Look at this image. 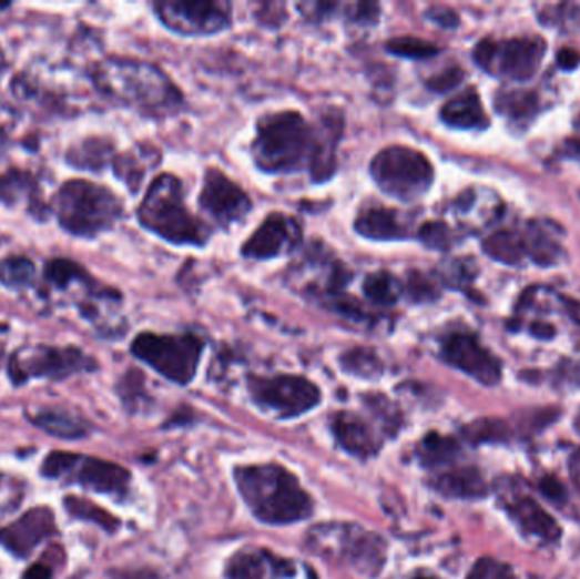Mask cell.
I'll use <instances>...</instances> for the list:
<instances>
[{
  "label": "cell",
  "mask_w": 580,
  "mask_h": 579,
  "mask_svg": "<svg viewBox=\"0 0 580 579\" xmlns=\"http://www.w3.org/2000/svg\"><path fill=\"white\" fill-rule=\"evenodd\" d=\"M89 79L99 94L144 116H172L184 105L177 85L153 63L105 57L89 69Z\"/></svg>",
  "instance_id": "obj_1"
},
{
  "label": "cell",
  "mask_w": 580,
  "mask_h": 579,
  "mask_svg": "<svg viewBox=\"0 0 580 579\" xmlns=\"http://www.w3.org/2000/svg\"><path fill=\"white\" fill-rule=\"evenodd\" d=\"M235 481L253 517L267 526H288L313 517L309 492L281 464L238 466Z\"/></svg>",
  "instance_id": "obj_2"
},
{
  "label": "cell",
  "mask_w": 580,
  "mask_h": 579,
  "mask_svg": "<svg viewBox=\"0 0 580 579\" xmlns=\"http://www.w3.org/2000/svg\"><path fill=\"white\" fill-rule=\"evenodd\" d=\"M317 152L316 124L297 111H282L260 120L252 155L256 167L267 174L309 171Z\"/></svg>",
  "instance_id": "obj_3"
},
{
  "label": "cell",
  "mask_w": 580,
  "mask_h": 579,
  "mask_svg": "<svg viewBox=\"0 0 580 579\" xmlns=\"http://www.w3.org/2000/svg\"><path fill=\"white\" fill-rule=\"evenodd\" d=\"M50 211L63 232L77 238L91 240L120 222L123 201L105 185L87 179H72L54 192Z\"/></svg>",
  "instance_id": "obj_4"
},
{
  "label": "cell",
  "mask_w": 580,
  "mask_h": 579,
  "mask_svg": "<svg viewBox=\"0 0 580 579\" xmlns=\"http://www.w3.org/2000/svg\"><path fill=\"white\" fill-rule=\"evenodd\" d=\"M138 222L173 245L204 246L211 236V230L185 206L182 182L172 174L152 182L138 207Z\"/></svg>",
  "instance_id": "obj_5"
},
{
  "label": "cell",
  "mask_w": 580,
  "mask_h": 579,
  "mask_svg": "<svg viewBox=\"0 0 580 579\" xmlns=\"http://www.w3.org/2000/svg\"><path fill=\"white\" fill-rule=\"evenodd\" d=\"M314 555L342 562L367 578H377L387 562V544L379 534L355 524H322L307 532Z\"/></svg>",
  "instance_id": "obj_6"
},
{
  "label": "cell",
  "mask_w": 580,
  "mask_h": 579,
  "mask_svg": "<svg viewBox=\"0 0 580 579\" xmlns=\"http://www.w3.org/2000/svg\"><path fill=\"white\" fill-rule=\"evenodd\" d=\"M375 184L394 200L413 203L425 196L435 181L431 162L419 150L389 146L370 162Z\"/></svg>",
  "instance_id": "obj_7"
},
{
  "label": "cell",
  "mask_w": 580,
  "mask_h": 579,
  "mask_svg": "<svg viewBox=\"0 0 580 579\" xmlns=\"http://www.w3.org/2000/svg\"><path fill=\"white\" fill-rule=\"evenodd\" d=\"M204 342L194 334L159 335L143 332L131 344V354L141 363L172 380V383H191L201 364Z\"/></svg>",
  "instance_id": "obj_8"
},
{
  "label": "cell",
  "mask_w": 580,
  "mask_h": 579,
  "mask_svg": "<svg viewBox=\"0 0 580 579\" xmlns=\"http://www.w3.org/2000/svg\"><path fill=\"white\" fill-rule=\"evenodd\" d=\"M98 363L91 355L75 345H28L12 354L9 360V379L14 386H22L33 379L65 380L77 374L92 373Z\"/></svg>",
  "instance_id": "obj_9"
},
{
  "label": "cell",
  "mask_w": 580,
  "mask_h": 579,
  "mask_svg": "<svg viewBox=\"0 0 580 579\" xmlns=\"http://www.w3.org/2000/svg\"><path fill=\"white\" fill-rule=\"evenodd\" d=\"M547 43L541 38L521 37L512 40H482L474 50L480 69L502 79L523 82L531 79L543 62Z\"/></svg>",
  "instance_id": "obj_10"
},
{
  "label": "cell",
  "mask_w": 580,
  "mask_h": 579,
  "mask_svg": "<svg viewBox=\"0 0 580 579\" xmlns=\"http://www.w3.org/2000/svg\"><path fill=\"white\" fill-rule=\"evenodd\" d=\"M248 392L253 403L278 418H297L322 403V392L303 376L277 374L272 377L252 376Z\"/></svg>",
  "instance_id": "obj_11"
},
{
  "label": "cell",
  "mask_w": 580,
  "mask_h": 579,
  "mask_svg": "<svg viewBox=\"0 0 580 579\" xmlns=\"http://www.w3.org/2000/svg\"><path fill=\"white\" fill-rule=\"evenodd\" d=\"M153 9L170 31L182 37H210L231 22V4L223 0H166Z\"/></svg>",
  "instance_id": "obj_12"
},
{
  "label": "cell",
  "mask_w": 580,
  "mask_h": 579,
  "mask_svg": "<svg viewBox=\"0 0 580 579\" xmlns=\"http://www.w3.org/2000/svg\"><path fill=\"white\" fill-rule=\"evenodd\" d=\"M498 500L512 526L525 539L537 540L541 546H557L562 540L563 529L540 501L519 489L516 482L498 485Z\"/></svg>",
  "instance_id": "obj_13"
},
{
  "label": "cell",
  "mask_w": 580,
  "mask_h": 579,
  "mask_svg": "<svg viewBox=\"0 0 580 579\" xmlns=\"http://www.w3.org/2000/svg\"><path fill=\"white\" fill-rule=\"evenodd\" d=\"M440 355L448 366L461 370L487 388H495L502 380L501 360L469 332H451L444 337Z\"/></svg>",
  "instance_id": "obj_14"
},
{
  "label": "cell",
  "mask_w": 580,
  "mask_h": 579,
  "mask_svg": "<svg viewBox=\"0 0 580 579\" xmlns=\"http://www.w3.org/2000/svg\"><path fill=\"white\" fill-rule=\"evenodd\" d=\"M293 283L299 284L304 293L326 297L343 293L350 281V272L342 262L332 257L322 245L314 243L303 261L293 268Z\"/></svg>",
  "instance_id": "obj_15"
},
{
  "label": "cell",
  "mask_w": 580,
  "mask_h": 579,
  "mask_svg": "<svg viewBox=\"0 0 580 579\" xmlns=\"http://www.w3.org/2000/svg\"><path fill=\"white\" fill-rule=\"evenodd\" d=\"M226 579H316L307 566L267 549H243L227 561Z\"/></svg>",
  "instance_id": "obj_16"
},
{
  "label": "cell",
  "mask_w": 580,
  "mask_h": 579,
  "mask_svg": "<svg viewBox=\"0 0 580 579\" xmlns=\"http://www.w3.org/2000/svg\"><path fill=\"white\" fill-rule=\"evenodd\" d=\"M199 203L214 222L226 228L233 223L242 222L252 211V201L246 196V192L216 169L207 171Z\"/></svg>",
  "instance_id": "obj_17"
},
{
  "label": "cell",
  "mask_w": 580,
  "mask_h": 579,
  "mask_svg": "<svg viewBox=\"0 0 580 579\" xmlns=\"http://www.w3.org/2000/svg\"><path fill=\"white\" fill-rule=\"evenodd\" d=\"M303 240L299 222L284 213L268 214L243 245L242 254L255 261H268L293 252Z\"/></svg>",
  "instance_id": "obj_18"
},
{
  "label": "cell",
  "mask_w": 580,
  "mask_h": 579,
  "mask_svg": "<svg viewBox=\"0 0 580 579\" xmlns=\"http://www.w3.org/2000/svg\"><path fill=\"white\" fill-rule=\"evenodd\" d=\"M57 518L48 507H34L0 529V546L14 558L26 559L57 534Z\"/></svg>",
  "instance_id": "obj_19"
},
{
  "label": "cell",
  "mask_w": 580,
  "mask_h": 579,
  "mask_svg": "<svg viewBox=\"0 0 580 579\" xmlns=\"http://www.w3.org/2000/svg\"><path fill=\"white\" fill-rule=\"evenodd\" d=\"M67 479H72L82 488L99 495L112 496V498H124L130 491L131 473L126 467L111 460L99 459V457H77Z\"/></svg>",
  "instance_id": "obj_20"
},
{
  "label": "cell",
  "mask_w": 580,
  "mask_h": 579,
  "mask_svg": "<svg viewBox=\"0 0 580 579\" xmlns=\"http://www.w3.org/2000/svg\"><path fill=\"white\" fill-rule=\"evenodd\" d=\"M333 437L345 453L358 459H370L379 454L383 440L367 420L352 412L335 413L329 421Z\"/></svg>",
  "instance_id": "obj_21"
},
{
  "label": "cell",
  "mask_w": 580,
  "mask_h": 579,
  "mask_svg": "<svg viewBox=\"0 0 580 579\" xmlns=\"http://www.w3.org/2000/svg\"><path fill=\"white\" fill-rule=\"evenodd\" d=\"M429 486L445 498L454 500H484L489 495V485L477 466L454 464L435 471L429 478Z\"/></svg>",
  "instance_id": "obj_22"
},
{
  "label": "cell",
  "mask_w": 580,
  "mask_h": 579,
  "mask_svg": "<svg viewBox=\"0 0 580 579\" xmlns=\"http://www.w3.org/2000/svg\"><path fill=\"white\" fill-rule=\"evenodd\" d=\"M0 203L8 207H22L37 220H44L51 213L43 203L38 179L31 172L11 169L0 175Z\"/></svg>",
  "instance_id": "obj_23"
},
{
  "label": "cell",
  "mask_w": 580,
  "mask_h": 579,
  "mask_svg": "<svg viewBox=\"0 0 580 579\" xmlns=\"http://www.w3.org/2000/svg\"><path fill=\"white\" fill-rule=\"evenodd\" d=\"M358 235L375 242H396L409 236V220L406 214L384 206L364 207L355 220Z\"/></svg>",
  "instance_id": "obj_24"
},
{
  "label": "cell",
  "mask_w": 580,
  "mask_h": 579,
  "mask_svg": "<svg viewBox=\"0 0 580 579\" xmlns=\"http://www.w3.org/2000/svg\"><path fill=\"white\" fill-rule=\"evenodd\" d=\"M317 128V152L309 169L313 182H326L336 172V149L343 133V116L339 111L332 109L323 114Z\"/></svg>",
  "instance_id": "obj_25"
},
{
  "label": "cell",
  "mask_w": 580,
  "mask_h": 579,
  "mask_svg": "<svg viewBox=\"0 0 580 579\" xmlns=\"http://www.w3.org/2000/svg\"><path fill=\"white\" fill-rule=\"evenodd\" d=\"M441 121L457 130H482L489 124L479 94L467 89L441 108Z\"/></svg>",
  "instance_id": "obj_26"
},
{
  "label": "cell",
  "mask_w": 580,
  "mask_h": 579,
  "mask_svg": "<svg viewBox=\"0 0 580 579\" xmlns=\"http://www.w3.org/2000/svg\"><path fill=\"white\" fill-rule=\"evenodd\" d=\"M29 420L44 434L63 440H79L91 431L82 418L75 417L67 409L40 408L33 415H29Z\"/></svg>",
  "instance_id": "obj_27"
},
{
  "label": "cell",
  "mask_w": 580,
  "mask_h": 579,
  "mask_svg": "<svg viewBox=\"0 0 580 579\" xmlns=\"http://www.w3.org/2000/svg\"><path fill=\"white\" fill-rule=\"evenodd\" d=\"M416 454L423 467L431 473L440 471L444 467L460 463L461 444L457 438L431 431L419 443Z\"/></svg>",
  "instance_id": "obj_28"
},
{
  "label": "cell",
  "mask_w": 580,
  "mask_h": 579,
  "mask_svg": "<svg viewBox=\"0 0 580 579\" xmlns=\"http://www.w3.org/2000/svg\"><path fill=\"white\" fill-rule=\"evenodd\" d=\"M91 277L92 275L72 258L54 257L43 265V281L57 293H73Z\"/></svg>",
  "instance_id": "obj_29"
},
{
  "label": "cell",
  "mask_w": 580,
  "mask_h": 579,
  "mask_svg": "<svg viewBox=\"0 0 580 579\" xmlns=\"http://www.w3.org/2000/svg\"><path fill=\"white\" fill-rule=\"evenodd\" d=\"M527 255L541 267H552L559 264L563 257L562 246L553 232L545 228L543 223L531 222L523 235Z\"/></svg>",
  "instance_id": "obj_30"
},
{
  "label": "cell",
  "mask_w": 580,
  "mask_h": 579,
  "mask_svg": "<svg viewBox=\"0 0 580 579\" xmlns=\"http://www.w3.org/2000/svg\"><path fill=\"white\" fill-rule=\"evenodd\" d=\"M114 149L104 138H87L67 153L70 165L82 171L99 172L114 160Z\"/></svg>",
  "instance_id": "obj_31"
},
{
  "label": "cell",
  "mask_w": 580,
  "mask_h": 579,
  "mask_svg": "<svg viewBox=\"0 0 580 579\" xmlns=\"http://www.w3.org/2000/svg\"><path fill=\"white\" fill-rule=\"evenodd\" d=\"M495 105L499 114L516 124L530 123L540 111L537 95L527 91L499 92Z\"/></svg>",
  "instance_id": "obj_32"
},
{
  "label": "cell",
  "mask_w": 580,
  "mask_h": 579,
  "mask_svg": "<svg viewBox=\"0 0 580 579\" xmlns=\"http://www.w3.org/2000/svg\"><path fill=\"white\" fill-rule=\"evenodd\" d=\"M489 192H480L477 189H467L461 192L454 204L455 216L464 228L479 230L495 223L499 216L482 211L480 204L486 200Z\"/></svg>",
  "instance_id": "obj_33"
},
{
  "label": "cell",
  "mask_w": 580,
  "mask_h": 579,
  "mask_svg": "<svg viewBox=\"0 0 580 579\" xmlns=\"http://www.w3.org/2000/svg\"><path fill=\"white\" fill-rule=\"evenodd\" d=\"M484 252L490 258L506 265H519L527 257L523 235L508 232V230L487 236L486 242H484Z\"/></svg>",
  "instance_id": "obj_34"
},
{
  "label": "cell",
  "mask_w": 580,
  "mask_h": 579,
  "mask_svg": "<svg viewBox=\"0 0 580 579\" xmlns=\"http://www.w3.org/2000/svg\"><path fill=\"white\" fill-rule=\"evenodd\" d=\"M38 283V268L31 258L11 255L0 262V284L11 291L31 290Z\"/></svg>",
  "instance_id": "obj_35"
},
{
  "label": "cell",
  "mask_w": 580,
  "mask_h": 579,
  "mask_svg": "<svg viewBox=\"0 0 580 579\" xmlns=\"http://www.w3.org/2000/svg\"><path fill=\"white\" fill-rule=\"evenodd\" d=\"M461 435L470 446H492L509 443L512 438V427L501 418H479L466 425Z\"/></svg>",
  "instance_id": "obj_36"
},
{
  "label": "cell",
  "mask_w": 580,
  "mask_h": 579,
  "mask_svg": "<svg viewBox=\"0 0 580 579\" xmlns=\"http://www.w3.org/2000/svg\"><path fill=\"white\" fill-rule=\"evenodd\" d=\"M153 150H143V152H128L123 155H115L112 160L115 175L124 181V184L131 189V192H138L144 174L150 167L156 165L152 159Z\"/></svg>",
  "instance_id": "obj_37"
},
{
  "label": "cell",
  "mask_w": 580,
  "mask_h": 579,
  "mask_svg": "<svg viewBox=\"0 0 580 579\" xmlns=\"http://www.w3.org/2000/svg\"><path fill=\"white\" fill-rule=\"evenodd\" d=\"M404 286L396 275L387 271L374 272L367 275L364 283V294L377 306H394L403 296Z\"/></svg>",
  "instance_id": "obj_38"
},
{
  "label": "cell",
  "mask_w": 580,
  "mask_h": 579,
  "mask_svg": "<svg viewBox=\"0 0 580 579\" xmlns=\"http://www.w3.org/2000/svg\"><path fill=\"white\" fill-rule=\"evenodd\" d=\"M342 367L352 376L364 377V379H377L383 376L384 364L379 355L370 348H352L342 355Z\"/></svg>",
  "instance_id": "obj_39"
},
{
  "label": "cell",
  "mask_w": 580,
  "mask_h": 579,
  "mask_svg": "<svg viewBox=\"0 0 580 579\" xmlns=\"http://www.w3.org/2000/svg\"><path fill=\"white\" fill-rule=\"evenodd\" d=\"M69 514L73 518H79V520L91 521L95 526L104 529L105 532H115L120 529V520L114 517V515L108 514L104 508L98 507V505L91 504V501L80 500L75 496H69L63 501Z\"/></svg>",
  "instance_id": "obj_40"
},
{
  "label": "cell",
  "mask_w": 580,
  "mask_h": 579,
  "mask_svg": "<svg viewBox=\"0 0 580 579\" xmlns=\"http://www.w3.org/2000/svg\"><path fill=\"white\" fill-rule=\"evenodd\" d=\"M477 275L476 262L470 258H454L440 267V281L450 290H467Z\"/></svg>",
  "instance_id": "obj_41"
},
{
  "label": "cell",
  "mask_w": 580,
  "mask_h": 579,
  "mask_svg": "<svg viewBox=\"0 0 580 579\" xmlns=\"http://www.w3.org/2000/svg\"><path fill=\"white\" fill-rule=\"evenodd\" d=\"M386 50L396 54V57L413 60L433 59L440 53V48L437 44L413 37L394 38L386 44Z\"/></svg>",
  "instance_id": "obj_42"
},
{
  "label": "cell",
  "mask_w": 580,
  "mask_h": 579,
  "mask_svg": "<svg viewBox=\"0 0 580 579\" xmlns=\"http://www.w3.org/2000/svg\"><path fill=\"white\" fill-rule=\"evenodd\" d=\"M418 238L433 251H448L454 245L455 236L450 226L444 222H428L419 228Z\"/></svg>",
  "instance_id": "obj_43"
},
{
  "label": "cell",
  "mask_w": 580,
  "mask_h": 579,
  "mask_svg": "<svg viewBox=\"0 0 580 579\" xmlns=\"http://www.w3.org/2000/svg\"><path fill=\"white\" fill-rule=\"evenodd\" d=\"M466 579H518V575L508 562L486 556L474 562Z\"/></svg>",
  "instance_id": "obj_44"
},
{
  "label": "cell",
  "mask_w": 580,
  "mask_h": 579,
  "mask_svg": "<svg viewBox=\"0 0 580 579\" xmlns=\"http://www.w3.org/2000/svg\"><path fill=\"white\" fill-rule=\"evenodd\" d=\"M77 457H79V454L53 450V453L44 457L43 464H41V476L47 479H53V481L67 479V476L70 475L73 466H75Z\"/></svg>",
  "instance_id": "obj_45"
},
{
  "label": "cell",
  "mask_w": 580,
  "mask_h": 579,
  "mask_svg": "<svg viewBox=\"0 0 580 579\" xmlns=\"http://www.w3.org/2000/svg\"><path fill=\"white\" fill-rule=\"evenodd\" d=\"M404 293L408 294L409 299L415 303H426V301L438 299L440 287L428 275L415 271L409 272L408 284L404 286Z\"/></svg>",
  "instance_id": "obj_46"
},
{
  "label": "cell",
  "mask_w": 580,
  "mask_h": 579,
  "mask_svg": "<svg viewBox=\"0 0 580 579\" xmlns=\"http://www.w3.org/2000/svg\"><path fill=\"white\" fill-rule=\"evenodd\" d=\"M323 301H325L326 306H328L333 313H338V315L345 316V318L350 319V322H370V315L365 312L364 306H362L355 297L338 293Z\"/></svg>",
  "instance_id": "obj_47"
},
{
  "label": "cell",
  "mask_w": 580,
  "mask_h": 579,
  "mask_svg": "<svg viewBox=\"0 0 580 579\" xmlns=\"http://www.w3.org/2000/svg\"><path fill=\"white\" fill-rule=\"evenodd\" d=\"M343 16L354 24H372L379 21L380 6L374 2H355V4L343 6Z\"/></svg>",
  "instance_id": "obj_48"
},
{
  "label": "cell",
  "mask_w": 580,
  "mask_h": 579,
  "mask_svg": "<svg viewBox=\"0 0 580 579\" xmlns=\"http://www.w3.org/2000/svg\"><path fill=\"white\" fill-rule=\"evenodd\" d=\"M538 489H540L545 500L550 501V504L556 505V507L563 508L566 507L567 501H569L567 488L557 476H543V478L540 479V482H538Z\"/></svg>",
  "instance_id": "obj_49"
},
{
  "label": "cell",
  "mask_w": 580,
  "mask_h": 579,
  "mask_svg": "<svg viewBox=\"0 0 580 579\" xmlns=\"http://www.w3.org/2000/svg\"><path fill=\"white\" fill-rule=\"evenodd\" d=\"M464 77H466V73H464L460 67H450V69L433 75L431 79L426 82V85H428L429 91L445 94V92H450L451 89L457 88L461 80H464Z\"/></svg>",
  "instance_id": "obj_50"
},
{
  "label": "cell",
  "mask_w": 580,
  "mask_h": 579,
  "mask_svg": "<svg viewBox=\"0 0 580 579\" xmlns=\"http://www.w3.org/2000/svg\"><path fill=\"white\" fill-rule=\"evenodd\" d=\"M342 8L335 2H306V4H297V9L313 21H325L336 14V11Z\"/></svg>",
  "instance_id": "obj_51"
},
{
  "label": "cell",
  "mask_w": 580,
  "mask_h": 579,
  "mask_svg": "<svg viewBox=\"0 0 580 579\" xmlns=\"http://www.w3.org/2000/svg\"><path fill=\"white\" fill-rule=\"evenodd\" d=\"M426 18L435 22V24L441 26L445 30H451V28L458 26V16L455 14L451 9L441 8V6L429 9V11L426 12Z\"/></svg>",
  "instance_id": "obj_52"
},
{
  "label": "cell",
  "mask_w": 580,
  "mask_h": 579,
  "mask_svg": "<svg viewBox=\"0 0 580 579\" xmlns=\"http://www.w3.org/2000/svg\"><path fill=\"white\" fill-rule=\"evenodd\" d=\"M109 576V579H159V575L152 569H115Z\"/></svg>",
  "instance_id": "obj_53"
},
{
  "label": "cell",
  "mask_w": 580,
  "mask_h": 579,
  "mask_svg": "<svg viewBox=\"0 0 580 579\" xmlns=\"http://www.w3.org/2000/svg\"><path fill=\"white\" fill-rule=\"evenodd\" d=\"M557 62L563 70H573L580 63V53L577 50H572V48H562L559 51Z\"/></svg>",
  "instance_id": "obj_54"
},
{
  "label": "cell",
  "mask_w": 580,
  "mask_h": 579,
  "mask_svg": "<svg viewBox=\"0 0 580 579\" xmlns=\"http://www.w3.org/2000/svg\"><path fill=\"white\" fill-rule=\"evenodd\" d=\"M22 579H53V568L50 565H44V562H34L24 572Z\"/></svg>",
  "instance_id": "obj_55"
},
{
  "label": "cell",
  "mask_w": 580,
  "mask_h": 579,
  "mask_svg": "<svg viewBox=\"0 0 580 579\" xmlns=\"http://www.w3.org/2000/svg\"><path fill=\"white\" fill-rule=\"evenodd\" d=\"M530 334L540 338V341H550L556 335V328L552 325H548V323H531Z\"/></svg>",
  "instance_id": "obj_56"
},
{
  "label": "cell",
  "mask_w": 580,
  "mask_h": 579,
  "mask_svg": "<svg viewBox=\"0 0 580 579\" xmlns=\"http://www.w3.org/2000/svg\"><path fill=\"white\" fill-rule=\"evenodd\" d=\"M566 146L567 155L580 159V140H569V142L566 143Z\"/></svg>",
  "instance_id": "obj_57"
},
{
  "label": "cell",
  "mask_w": 580,
  "mask_h": 579,
  "mask_svg": "<svg viewBox=\"0 0 580 579\" xmlns=\"http://www.w3.org/2000/svg\"><path fill=\"white\" fill-rule=\"evenodd\" d=\"M406 579H441L440 576L435 575V572L425 571V569H419V571L413 572Z\"/></svg>",
  "instance_id": "obj_58"
},
{
  "label": "cell",
  "mask_w": 580,
  "mask_h": 579,
  "mask_svg": "<svg viewBox=\"0 0 580 579\" xmlns=\"http://www.w3.org/2000/svg\"><path fill=\"white\" fill-rule=\"evenodd\" d=\"M9 72L8 57H6L4 50L0 48V82L4 79L6 73Z\"/></svg>",
  "instance_id": "obj_59"
},
{
  "label": "cell",
  "mask_w": 580,
  "mask_h": 579,
  "mask_svg": "<svg viewBox=\"0 0 580 579\" xmlns=\"http://www.w3.org/2000/svg\"><path fill=\"white\" fill-rule=\"evenodd\" d=\"M572 427L573 431H576V434L580 437V409L577 412L576 417H573Z\"/></svg>",
  "instance_id": "obj_60"
},
{
  "label": "cell",
  "mask_w": 580,
  "mask_h": 579,
  "mask_svg": "<svg viewBox=\"0 0 580 579\" xmlns=\"http://www.w3.org/2000/svg\"><path fill=\"white\" fill-rule=\"evenodd\" d=\"M577 126H579V128H580V120H579V124H577Z\"/></svg>",
  "instance_id": "obj_61"
}]
</instances>
